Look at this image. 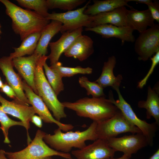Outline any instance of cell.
<instances>
[{"label":"cell","instance_id":"6da1fadb","mask_svg":"<svg viewBox=\"0 0 159 159\" xmlns=\"http://www.w3.org/2000/svg\"><path fill=\"white\" fill-rule=\"evenodd\" d=\"M6 13L12 20L14 32L22 41L30 34L41 32L50 20L34 11L24 9L8 0H0Z\"/></svg>","mask_w":159,"mask_h":159},{"label":"cell","instance_id":"7a4b0ae2","mask_svg":"<svg viewBox=\"0 0 159 159\" xmlns=\"http://www.w3.org/2000/svg\"><path fill=\"white\" fill-rule=\"evenodd\" d=\"M62 103L64 107L74 111L78 116L97 122L111 118L119 111L109 99L104 97H86L74 102Z\"/></svg>","mask_w":159,"mask_h":159},{"label":"cell","instance_id":"3957f363","mask_svg":"<svg viewBox=\"0 0 159 159\" xmlns=\"http://www.w3.org/2000/svg\"><path fill=\"white\" fill-rule=\"evenodd\" d=\"M97 122L93 121L86 130L80 131L63 132L59 128L55 129L54 134L46 133L43 140L52 149L60 152L68 153L73 148L80 149L86 146L85 141L98 139L96 132Z\"/></svg>","mask_w":159,"mask_h":159},{"label":"cell","instance_id":"277c9868","mask_svg":"<svg viewBox=\"0 0 159 159\" xmlns=\"http://www.w3.org/2000/svg\"><path fill=\"white\" fill-rule=\"evenodd\" d=\"M47 59V56H42L38 62L35 71V85L38 95L52 111L54 118L60 122L62 119L66 117L67 115L64 111L65 107L58 99L44 74L43 66Z\"/></svg>","mask_w":159,"mask_h":159},{"label":"cell","instance_id":"5b68a950","mask_svg":"<svg viewBox=\"0 0 159 159\" xmlns=\"http://www.w3.org/2000/svg\"><path fill=\"white\" fill-rule=\"evenodd\" d=\"M46 134L43 131L38 130L34 139L26 148L16 152L5 151L6 155L11 159H42L53 156L66 159L71 157L69 153L57 151L49 147L43 140Z\"/></svg>","mask_w":159,"mask_h":159},{"label":"cell","instance_id":"8992f818","mask_svg":"<svg viewBox=\"0 0 159 159\" xmlns=\"http://www.w3.org/2000/svg\"><path fill=\"white\" fill-rule=\"evenodd\" d=\"M115 90L117 92L118 99L115 100L113 98L112 92L110 91L109 99L110 101L118 108L130 123L140 129L147 138L149 145L153 146V139L158 125L155 122L149 123L138 118L130 105L123 98L120 91L119 87H117Z\"/></svg>","mask_w":159,"mask_h":159},{"label":"cell","instance_id":"52a82bcc","mask_svg":"<svg viewBox=\"0 0 159 159\" xmlns=\"http://www.w3.org/2000/svg\"><path fill=\"white\" fill-rule=\"evenodd\" d=\"M98 139L107 140L123 133H142L139 128L130 123L119 111L110 118L98 122L96 128Z\"/></svg>","mask_w":159,"mask_h":159},{"label":"cell","instance_id":"ba28073f","mask_svg":"<svg viewBox=\"0 0 159 159\" xmlns=\"http://www.w3.org/2000/svg\"><path fill=\"white\" fill-rule=\"evenodd\" d=\"M90 1H89L82 7L74 10L64 13H49L46 18L50 20H56L61 22L62 25L60 32L62 33L71 32L84 26L89 27L92 16L85 14L84 11Z\"/></svg>","mask_w":159,"mask_h":159},{"label":"cell","instance_id":"9c48e42d","mask_svg":"<svg viewBox=\"0 0 159 159\" xmlns=\"http://www.w3.org/2000/svg\"><path fill=\"white\" fill-rule=\"evenodd\" d=\"M134 49L140 60L147 61L159 51V24H155L140 33Z\"/></svg>","mask_w":159,"mask_h":159},{"label":"cell","instance_id":"30bf717a","mask_svg":"<svg viewBox=\"0 0 159 159\" xmlns=\"http://www.w3.org/2000/svg\"><path fill=\"white\" fill-rule=\"evenodd\" d=\"M107 141L108 145L115 152H122L124 155L130 158L132 154L149 145L147 138L142 133L112 138Z\"/></svg>","mask_w":159,"mask_h":159},{"label":"cell","instance_id":"8fae6325","mask_svg":"<svg viewBox=\"0 0 159 159\" xmlns=\"http://www.w3.org/2000/svg\"><path fill=\"white\" fill-rule=\"evenodd\" d=\"M22 86L30 104L44 122L54 123L64 132H67L73 128L74 126L72 124H64L57 120L52 115L42 98L34 92L24 80L22 81Z\"/></svg>","mask_w":159,"mask_h":159},{"label":"cell","instance_id":"7c38bea8","mask_svg":"<svg viewBox=\"0 0 159 159\" xmlns=\"http://www.w3.org/2000/svg\"><path fill=\"white\" fill-rule=\"evenodd\" d=\"M0 103L1 108L4 112L18 118L23 123L27 132L28 145L32 141L28 132L30 127V122L32 116L36 113L33 107L18 100L8 101L0 94Z\"/></svg>","mask_w":159,"mask_h":159},{"label":"cell","instance_id":"4fadbf2b","mask_svg":"<svg viewBox=\"0 0 159 159\" xmlns=\"http://www.w3.org/2000/svg\"><path fill=\"white\" fill-rule=\"evenodd\" d=\"M115 152L107 140L98 139L82 148L72 150L71 153L77 159H107L113 157Z\"/></svg>","mask_w":159,"mask_h":159},{"label":"cell","instance_id":"5bb4252c","mask_svg":"<svg viewBox=\"0 0 159 159\" xmlns=\"http://www.w3.org/2000/svg\"><path fill=\"white\" fill-rule=\"evenodd\" d=\"M42 56L34 53L27 57H21L12 59L13 66L18 71L24 80L38 95L34 82L36 67Z\"/></svg>","mask_w":159,"mask_h":159},{"label":"cell","instance_id":"9a60e30c","mask_svg":"<svg viewBox=\"0 0 159 159\" xmlns=\"http://www.w3.org/2000/svg\"><path fill=\"white\" fill-rule=\"evenodd\" d=\"M12 59L9 56L0 58V69L5 77L7 83L14 90L19 100L29 105V101L23 89L22 81L13 69Z\"/></svg>","mask_w":159,"mask_h":159},{"label":"cell","instance_id":"2e32d148","mask_svg":"<svg viewBox=\"0 0 159 159\" xmlns=\"http://www.w3.org/2000/svg\"><path fill=\"white\" fill-rule=\"evenodd\" d=\"M85 30L94 32L105 38H118L121 40L122 44L125 42H133L135 41L133 34L134 30L128 26L118 27L110 24H104L86 28Z\"/></svg>","mask_w":159,"mask_h":159},{"label":"cell","instance_id":"e0dca14e","mask_svg":"<svg viewBox=\"0 0 159 159\" xmlns=\"http://www.w3.org/2000/svg\"><path fill=\"white\" fill-rule=\"evenodd\" d=\"M83 30V27H81L71 32H64L57 41L49 43L51 52L47 56L51 65L59 62L62 54L68 49L79 36L82 34Z\"/></svg>","mask_w":159,"mask_h":159},{"label":"cell","instance_id":"ac0fdd59","mask_svg":"<svg viewBox=\"0 0 159 159\" xmlns=\"http://www.w3.org/2000/svg\"><path fill=\"white\" fill-rule=\"evenodd\" d=\"M127 10L125 6H122L108 12L92 16L89 27L104 24H110L118 27L127 26L126 21Z\"/></svg>","mask_w":159,"mask_h":159},{"label":"cell","instance_id":"d6986e66","mask_svg":"<svg viewBox=\"0 0 159 159\" xmlns=\"http://www.w3.org/2000/svg\"><path fill=\"white\" fill-rule=\"evenodd\" d=\"M94 52L93 41L89 37L79 36L64 52L67 57H73L80 61L87 59Z\"/></svg>","mask_w":159,"mask_h":159},{"label":"cell","instance_id":"ffe728a7","mask_svg":"<svg viewBox=\"0 0 159 159\" xmlns=\"http://www.w3.org/2000/svg\"><path fill=\"white\" fill-rule=\"evenodd\" d=\"M149 10L139 11L132 8L127 10L126 21L127 26L133 30H137L140 33L153 26L155 24Z\"/></svg>","mask_w":159,"mask_h":159},{"label":"cell","instance_id":"44dd1931","mask_svg":"<svg viewBox=\"0 0 159 159\" xmlns=\"http://www.w3.org/2000/svg\"><path fill=\"white\" fill-rule=\"evenodd\" d=\"M116 62L115 57L112 56L109 57L107 61L104 63L102 73L95 81L103 88L110 86L115 90L119 87L122 77L121 74L115 77L113 74Z\"/></svg>","mask_w":159,"mask_h":159},{"label":"cell","instance_id":"7402d4cb","mask_svg":"<svg viewBox=\"0 0 159 159\" xmlns=\"http://www.w3.org/2000/svg\"><path fill=\"white\" fill-rule=\"evenodd\" d=\"M62 23L57 21L52 20L42 30L36 49L34 53L42 56L47 53V47L51 40L60 31Z\"/></svg>","mask_w":159,"mask_h":159},{"label":"cell","instance_id":"603a6c76","mask_svg":"<svg viewBox=\"0 0 159 159\" xmlns=\"http://www.w3.org/2000/svg\"><path fill=\"white\" fill-rule=\"evenodd\" d=\"M93 4L88 5L84 11L87 15L94 16L98 14L108 12L117 8L126 6L132 7L127 4V0H105L93 1Z\"/></svg>","mask_w":159,"mask_h":159},{"label":"cell","instance_id":"cb8c5ba5","mask_svg":"<svg viewBox=\"0 0 159 159\" xmlns=\"http://www.w3.org/2000/svg\"><path fill=\"white\" fill-rule=\"evenodd\" d=\"M138 105V107L146 110L147 119H149L153 117L155 119V123L159 126V97L157 92L149 86L148 87L146 100L139 101Z\"/></svg>","mask_w":159,"mask_h":159},{"label":"cell","instance_id":"d4e9b609","mask_svg":"<svg viewBox=\"0 0 159 159\" xmlns=\"http://www.w3.org/2000/svg\"><path fill=\"white\" fill-rule=\"evenodd\" d=\"M41 32L31 34L25 38L22 41L19 47L13 48L14 51L10 54V57L12 59L26 55H31L33 54L37 47Z\"/></svg>","mask_w":159,"mask_h":159},{"label":"cell","instance_id":"484cf974","mask_svg":"<svg viewBox=\"0 0 159 159\" xmlns=\"http://www.w3.org/2000/svg\"><path fill=\"white\" fill-rule=\"evenodd\" d=\"M50 67L57 72L62 78L71 77L78 74H89L92 72V69L90 67L83 68L79 66L74 67H64L59 62L51 65Z\"/></svg>","mask_w":159,"mask_h":159},{"label":"cell","instance_id":"4316f807","mask_svg":"<svg viewBox=\"0 0 159 159\" xmlns=\"http://www.w3.org/2000/svg\"><path fill=\"white\" fill-rule=\"evenodd\" d=\"M47 80L57 96L64 89L62 78L56 71L51 69L46 62L43 66Z\"/></svg>","mask_w":159,"mask_h":159},{"label":"cell","instance_id":"83f0119b","mask_svg":"<svg viewBox=\"0 0 159 159\" xmlns=\"http://www.w3.org/2000/svg\"><path fill=\"white\" fill-rule=\"evenodd\" d=\"M16 1L21 6L34 10L37 14L46 18L49 14L47 0H17Z\"/></svg>","mask_w":159,"mask_h":159},{"label":"cell","instance_id":"f1b7e54d","mask_svg":"<svg viewBox=\"0 0 159 159\" xmlns=\"http://www.w3.org/2000/svg\"><path fill=\"white\" fill-rule=\"evenodd\" d=\"M78 82L80 86L86 89L87 95H91L93 97L104 96V88L95 81H90L87 77L82 76L79 78Z\"/></svg>","mask_w":159,"mask_h":159},{"label":"cell","instance_id":"f546056e","mask_svg":"<svg viewBox=\"0 0 159 159\" xmlns=\"http://www.w3.org/2000/svg\"><path fill=\"white\" fill-rule=\"evenodd\" d=\"M86 0H47L48 9L70 11L86 2Z\"/></svg>","mask_w":159,"mask_h":159},{"label":"cell","instance_id":"4dcf8cb0","mask_svg":"<svg viewBox=\"0 0 159 159\" xmlns=\"http://www.w3.org/2000/svg\"><path fill=\"white\" fill-rule=\"evenodd\" d=\"M0 128L2 130L4 136V143L9 144L10 140L9 138V130L12 126L19 125L24 127L23 123L21 121H17L10 118L1 109L0 105Z\"/></svg>","mask_w":159,"mask_h":159},{"label":"cell","instance_id":"1f68e13d","mask_svg":"<svg viewBox=\"0 0 159 159\" xmlns=\"http://www.w3.org/2000/svg\"><path fill=\"white\" fill-rule=\"evenodd\" d=\"M150 59L152 61V64L149 70L146 75L138 83V87L140 88H142L146 85L149 77L153 71L154 68L158 64L159 51L157 52L152 57H151Z\"/></svg>","mask_w":159,"mask_h":159},{"label":"cell","instance_id":"d6a6232c","mask_svg":"<svg viewBox=\"0 0 159 159\" xmlns=\"http://www.w3.org/2000/svg\"><path fill=\"white\" fill-rule=\"evenodd\" d=\"M151 14L154 20L159 23V1L154 0L147 4Z\"/></svg>","mask_w":159,"mask_h":159},{"label":"cell","instance_id":"836d02e7","mask_svg":"<svg viewBox=\"0 0 159 159\" xmlns=\"http://www.w3.org/2000/svg\"><path fill=\"white\" fill-rule=\"evenodd\" d=\"M0 91L4 93L8 97L13 99L14 100L20 102L14 90L7 83L3 84L2 87L0 89Z\"/></svg>","mask_w":159,"mask_h":159},{"label":"cell","instance_id":"e575fe53","mask_svg":"<svg viewBox=\"0 0 159 159\" xmlns=\"http://www.w3.org/2000/svg\"><path fill=\"white\" fill-rule=\"evenodd\" d=\"M42 121L40 117L34 115L32 117L31 121L38 127L41 128L42 126Z\"/></svg>","mask_w":159,"mask_h":159},{"label":"cell","instance_id":"d590c367","mask_svg":"<svg viewBox=\"0 0 159 159\" xmlns=\"http://www.w3.org/2000/svg\"><path fill=\"white\" fill-rule=\"evenodd\" d=\"M127 1L128 2L133 1L139 3L145 4L146 5L152 1V0H127Z\"/></svg>","mask_w":159,"mask_h":159},{"label":"cell","instance_id":"8d00e7d4","mask_svg":"<svg viewBox=\"0 0 159 159\" xmlns=\"http://www.w3.org/2000/svg\"><path fill=\"white\" fill-rule=\"evenodd\" d=\"M149 159H159V149L154 153L150 158Z\"/></svg>","mask_w":159,"mask_h":159},{"label":"cell","instance_id":"74e56055","mask_svg":"<svg viewBox=\"0 0 159 159\" xmlns=\"http://www.w3.org/2000/svg\"><path fill=\"white\" fill-rule=\"evenodd\" d=\"M5 152V151L3 150H0V159H11L6 157Z\"/></svg>","mask_w":159,"mask_h":159},{"label":"cell","instance_id":"f35d334b","mask_svg":"<svg viewBox=\"0 0 159 159\" xmlns=\"http://www.w3.org/2000/svg\"><path fill=\"white\" fill-rule=\"evenodd\" d=\"M107 159H130V158L123 155L122 157L119 158H114L113 157H112Z\"/></svg>","mask_w":159,"mask_h":159},{"label":"cell","instance_id":"ab89813d","mask_svg":"<svg viewBox=\"0 0 159 159\" xmlns=\"http://www.w3.org/2000/svg\"><path fill=\"white\" fill-rule=\"evenodd\" d=\"M3 84L4 83L2 82L1 78L0 76V89H1L2 87Z\"/></svg>","mask_w":159,"mask_h":159},{"label":"cell","instance_id":"60d3db41","mask_svg":"<svg viewBox=\"0 0 159 159\" xmlns=\"http://www.w3.org/2000/svg\"><path fill=\"white\" fill-rule=\"evenodd\" d=\"M42 159H54L52 158L51 156H49V157H45Z\"/></svg>","mask_w":159,"mask_h":159},{"label":"cell","instance_id":"b9f144b4","mask_svg":"<svg viewBox=\"0 0 159 159\" xmlns=\"http://www.w3.org/2000/svg\"><path fill=\"white\" fill-rule=\"evenodd\" d=\"M1 24H0V34L1 33Z\"/></svg>","mask_w":159,"mask_h":159},{"label":"cell","instance_id":"7bdbcfd3","mask_svg":"<svg viewBox=\"0 0 159 159\" xmlns=\"http://www.w3.org/2000/svg\"><path fill=\"white\" fill-rule=\"evenodd\" d=\"M67 159H73L72 158V157L70 158H68Z\"/></svg>","mask_w":159,"mask_h":159}]
</instances>
